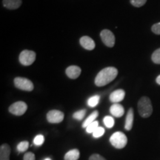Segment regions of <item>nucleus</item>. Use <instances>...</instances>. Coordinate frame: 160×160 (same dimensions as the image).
<instances>
[{
	"mask_svg": "<svg viewBox=\"0 0 160 160\" xmlns=\"http://www.w3.org/2000/svg\"><path fill=\"white\" fill-rule=\"evenodd\" d=\"M29 148V142L28 141H22L21 142H19L17 145V151L19 153H22V152H25Z\"/></svg>",
	"mask_w": 160,
	"mask_h": 160,
	"instance_id": "obj_19",
	"label": "nucleus"
},
{
	"mask_svg": "<svg viewBox=\"0 0 160 160\" xmlns=\"http://www.w3.org/2000/svg\"><path fill=\"white\" fill-rule=\"evenodd\" d=\"M28 109L27 104L19 101L12 104L9 107V112L15 116H22L25 113Z\"/></svg>",
	"mask_w": 160,
	"mask_h": 160,
	"instance_id": "obj_6",
	"label": "nucleus"
},
{
	"mask_svg": "<svg viewBox=\"0 0 160 160\" xmlns=\"http://www.w3.org/2000/svg\"><path fill=\"white\" fill-rule=\"evenodd\" d=\"M80 157V152L78 149H72L65 153V160H78Z\"/></svg>",
	"mask_w": 160,
	"mask_h": 160,
	"instance_id": "obj_16",
	"label": "nucleus"
},
{
	"mask_svg": "<svg viewBox=\"0 0 160 160\" xmlns=\"http://www.w3.org/2000/svg\"><path fill=\"white\" fill-rule=\"evenodd\" d=\"M4 7L10 10L19 8L22 5V0H3Z\"/></svg>",
	"mask_w": 160,
	"mask_h": 160,
	"instance_id": "obj_15",
	"label": "nucleus"
},
{
	"mask_svg": "<svg viewBox=\"0 0 160 160\" xmlns=\"http://www.w3.org/2000/svg\"><path fill=\"white\" fill-rule=\"evenodd\" d=\"M133 119H134V113H133V110L131 108L128 111L127 116H126L125 119V128L126 131H131L133 128Z\"/></svg>",
	"mask_w": 160,
	"mask_h": 160,
	"instance_id": "obj_13",
	"label": "nucleus"
},
{
	"mask_svg": "<svg viewBox=\"0 0 160 160\" xmlns=\"http://www.w3.org/2000/svg\"><path fill=\"white\" fill-rule=\"evenodd\" d=\"M156 81H157V83L158 84V85H160V75L158 76L157 79H156Z\"/></svg>",
	"mask_w": 160,
	"mask_h": 160,
	"instance_id": "obj_30",
	"label": "nucleus"
},
{
	"mask_svg": "<svg viewBox=\"0 0 160 160\" xmlns=\"http://www.w3.org/2000/svg\"><path fill=\"white\" fill-rule=\"evenodd\" d=\"M36 60V53L33 51L24 50L19 54V62L22 65L29 66L34 62Z\"/></svg>",
	"mask_w": 160,
	"mask_h": 160,
	"instance_id": "obj_4",
	"label": "nucleus"
},
{
	"mask_svg": "<svg viewBox=\"0 0 160 160\" xmlns=\"http://www.w3.org/2000/svg\"><path fill=\"white\" fill-rule=\"evenodd\" d=\"M138 111L143 118H148L153 113V107L148 97H142L138 102Z\"/></svg>",
	"mask_w": 160,
	"mask_h": 160,
	"instance_id": "obj_2",
	"label": "nucleus"
},
{
	"mask_svg": "<svg viewBox=\"0 0 160 160\" xmlns=\"http://www.w3.org/2000/svg\"><path fill=\"white\" fill-rule=\"evenodd\" d=\"M110 112L113 117L119 118L122 117L125 113V109L123 106L119 103H114L110 108Z\"/></svg>",
	"mask_w": 160,
	"mask_h": 160,
	"instance_id": "obj_11",
	"label": "nucleus"
},
{
	"mask_svg": "<svg viewBox=\"0 0 160 160\" xmlns=\"http://www.w3.org/2000/svg\"><path fill=\"white\" fill-rule=\"evenodd\" d=\"M44 160H52V159H51V158H45V159Z\"/></svg>",
	"mask_w": 160,
	"mask_h": 160,
	"instance_id": "obj_31",
	"label": "nucleus"
},
{
	"mask_svg": "<svg viewBox=\"0 0 160 160\" xmlns=\"http://www.w3.org/2000/svg\"><path fill=\"white\" fill-rule=\"evenodd\" d=\"M125 97V92L122 89H118L112 92L110 95V101L113 103H118L122 102Z\"/></svg>",
	"mask_w": 160,
	"mask_h": 160,
	"instance_id": "obj_9",
	"label": "nucleus"
},
{
	"mask_svg": "<svg viewBox=\"0 0 160 160\" xmlns=\"http://www.w3.org/2000/svg\"><path fill=\"white\" fill-rule=\"evenodd\" d=\"M100 96L99 95H94L93 97H90L88 100V105L91 108H94L97 106L99 102Z\"/></svg>",
	"mask_w": 160,
	"mask_h": 160,
	"instance_id": "obj_18",
	"label": "nucleus"
},
{
	"mask_svg": "<svg viewBox=\"0 0 160 160\" xmlns=\"http://www.w3.org/2000/svg\"><path fill=\"white\" fill-rule=\"evenodd\" d=\"M118 71L116 68L108 67L102 70L95 78V85L98 87H102L110 82L117 77Z\"/></svg>",
	"mask_w": 160,
	"mask_h": 160,
	"instance_id": "obj_1",
	"label": "nucleus"
},
{
	"mask_svg": "<svg viewBox=\"0 0 160 160\" xmlns=\"http://www.w3.org/2000/svg\"><path fill=\"white\" fill-rule=\"evenodd\" d=\"M151 30L155 34L160 35V22L154 24V25L152 26Z\"/></svg>",
	"mask_w": 160,
	"mask_h": 160,
	"instance_id": "obj_27",
	"label": "nucleus"
},
{
	"mask_svg": "<svg viewBox=\"0 0 160 160\" xmlns=\"http://www.w3.org/2000/svg\"><path fill=\"white\" fill-rule=\"evenodd\" d=\"M147 2V0H131V5L134 7L140 8L143 6Z\"/></svg>",
	"mask_w": 160,
	"mask_h": 160,
	"instance_id": "obj_26",
	"label": "nucleus"
},
{
	"mask_svg": "<svg viewBox=\"0 0 160 160\" xmlns=\"http://www.w3.org/2000/svg\"><path fill=\"white\" fill-rule=\"evenodd\" d=\"M105 129H104L102 127H99L93 133H92V134H93V137L94 138H99L102 137L104 133H105Z\"/></svg>",
	"mask_w": 160,
	"mask_h": 160,
	"instance_id": "obj_25",
	"label": "nucleus"
},
{
	"mask_svg": "<svg viewBox=\"0 0 160 160\" xmlns=\"http://www.w3.org/2000/svg\"><path fill=\"white\" fill-rule=\"evenodd\" d=\"M103 122L105 125L108 128H111L114 125V119L112 117L110 116H106V117L103 119Z\"/></svg>",
	"mask_w": 160,
	"mask_h": 160,
	"instance_id": "obj_20",
	"label": "nucleus"
},
{
	"mask_svg": "<svg viewBox=\"0 0 160 160\" xmlns=\"http://www.w3.org/2000/svg\"><path fill=\"white\" fill-rule=\"evenodd\" d=\"M23 160H36L34 153H31V152H28L24 155Z\"/></svg>",
	"mask_w": 160,
	"mask_h": 160,
	"instance_id": "obj_28",
	"label": "nucleus"
},
{
	"mask_svg": "<svg viewBox=\"0 0 160 160\" xmlns=\"http://www.w3.org/2000/svg\"><path fill=\"white\" fill-rule=\"evenodd\" d=\"M110 142L117 149H122L128 143V138L122 132L117 131L113 133L110 138Z\"/></svg>",
	"mask_w": 160,
	"mask_h": 160,
	"instance_id": "obj_3",
	"label": "nucleus"
},
{
	"mask_svg": "<svg viewBox=\"0 0 160 160\" xmlns=\"http://www.w3.org/2000/svg\"><path fill=\"white\" fill-rule=\"evenodd\" d=\"M11 147L8 144H3L0 147V160H10Z\"/></svg>",
	"mask_w": 160,
	"mask_h": 160,
	"instance_id": "obj_14",
	"label": "nucleus"
},
{
	"mask_svg": "<svg viewBox=\"0 0 160 160\" xmlns=\"http://www.w3.org/2000/svg\"><path fill=\"white\" fill-rule=\"evenodd\" d=\"M152 61L155 64H160V48L156 50L151 57Z\"/></svg>",
	"mask_w": 160,
	"mask_h": 160,
	"instance_id": "obj_24",
	"label": "nucleus"
},
{
	"mask_svg": "<svg viewBox=\"0 0 160 160\" xmlns=\"http://www.w3.org/2000/svg\"><path fill=\"white\" fill-rule=\"evenodd\" d=\"M64 119L63 112L58 110H52L47 113L48 122L52 124H58L62 122Z\"/></svg>",
	"mask_w": 160,
	"mask_h": 160,
	"instance_id": "obj_8",
	"label": "nucleus"
},
{
	"mask_svg": "<svg viewBox=\"0 0 160 160\" xmlns=\"http://www.w3.org/2000/svg\"><path fill=\"white\" fill-rule=\"evenodd\" d=\"M99 127V122L94 121L93 122L90 124V125L86 128V132H87L88 133H93Z\"/></svg>",
	"mask_w": 160,
	"mask_h": 160,
	"instance_id": "obj_21",
	"label": "nucleus"
},
{
	"mask_svg": "<svg viewBox=\"0 0 160 160\" xmlns=\"http://www.w3.org/2000/svg\"><path fill=\"white\" fill-rule=\"evenodd\" d=\"M82 70L79 67L76 65L69 66L67 69H66V75L70 79H77L81 74Z\"/></svg>",
	"mask_w": 160,
	"mask_h": 160,
	"instance_id": "obj_10",
	"label": "nucleus"
},
{
	"mask_svg": "<svg viewBox=\"0 0 160 160\" xmlns=\"http://www.w3.org/2000/svg\"><path fill=\"white\" fill-rule=\"evenodd\" d=\"M44 142H45V137H44V136L42 134L37 135L34 139H33V144H34V145L36 146L42 145Z\"/></svg>",
	"mask_w": 160,
	"mask_h": 160,
	"instance_id": "obj_22",
	"label": "nucleus"
},
{
	"mask_svg": "<svg viewBox=\"0 0 160 160\" xmlns=\"http://www.w3.org/2000/svg\"><path fill=\"white\" fill-rule=\"evenodd\" d=\"M98 116H99V112H98L97 111H93V113H92L85 120V122H84L82 124V128H87L88 126L90 125V124H91L92 122H93L95 121L96 118H97Z\"/></svg>",
	"mask_w": 160,
	"mask_h": 160,
	"instance_id": "obj_17",
	"label": "nucleus"
},
{
	"mask_svg": "<svg viewBox=\"0 0 160 160\" xmlns=\"http://www.w3.org/2000/svg\"><path fill=\"white\" fill-rule=\"evenodd\" d=\"M100 37H101L102 41L106 46L109 48L113 47L115 44V37L111 31L107 29L103 30L100 33Z\"/></svg>",
	"mask_w": 160,
	"mask_h": 160,
	"instance_id": "obj_7",
	"label": "nucleus"
},
{
	"mask_svg": "<svg viewBox=\"0 0 160 160\" xmlns=\"http://www.w3.org/2000/svg\"><path fill=\"white\" fill-rule=\"evenodd\" d=\"M89 160H106L102 156L98 154V153H94L91 155L89 158Z\"/></svg>",
	"mask_w": 160,
	"mask_h": 160,
	"instance_id": "obj_29",
	"label": "nucleus"
},
{
	"mask_svg": "<svg viewBox=\"0 0 160 160\" xmlns=\"http://www.w3.org/2000/svg\"><path fill=\"white\" fill-rule=\"evenodd\" d=\"M14 85L18 89L25 91H32L34 88L31 80L23 77H17L14 79Z\"/></svg>",
	"mask_w": 160,
	"mask_h": 160,
	"instance_id": "obj_5",
	"label": "nucleus"
},
{
	"mask_svg": "<svg viewBox=\"0 0 160 160\" xmlns=\"http://www.w3.org/2000/svg\"><path fill=\"white\" fill-rule=\"evenodd\" d=\"M85 114H86V110L85 109L80 110V111H78L73 113V119L77 120H82L84 117H85Z\"/></svg>",
	"mask_w": 160,
	"mask_h": 160,
	"instance_id": "obj_23",
	"label": "nucleus"
},
{
	"mask_svg": "<svg viewBox=\"0 0 160 160\" xmlns=\"http://www.w3.org/2000/svg\"><path fill=\"white\" fill-rule=\"evenodd\" d=\"M79 42L81 45L88 51H92V50L95 48V42L91 37L85 36V37H82L80 39Z\"/></svg>",
	"mask_w": 160,
	"mask_h": 160,
	"instance_id": "obj_12",
	"label": "nucleus"
}]
</instances>
